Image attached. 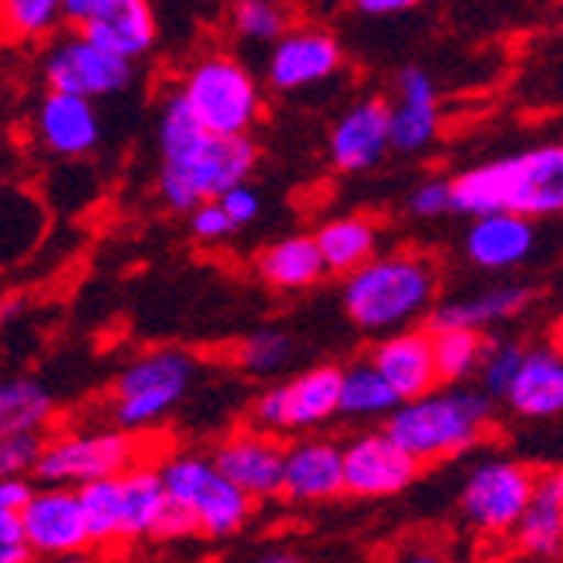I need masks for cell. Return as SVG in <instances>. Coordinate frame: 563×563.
I'll return each mask as SVG.
<instances>
[{"instance_id":"6da1fadb","label":"cell","mask_w":563,"mask_h":563,"mask_svg":"<svg viewBox=\"0 0 563 563\" xmlns=\"http://www.w3.org/2000/svg\"><path fill=\"white\" fill-rule=\"evenodd\" d=\"M156 139L159 196L173 213H192L199 202H217L233 186H243L257 166V145L202 132L176 91L163 98Z\"/></svg>"},{"instance_id":"7a4b0ae2","label":"cell","mask_w":563,"mask_h":563,"mask_svg":"<svg viewBox=\"0 0 563 563\" xmlns=\"http://www.w3.org/2000/svg\"><path fill=\"white\" fill-rule=\"evenodd\" d=\"M449 210L470 220L493 213L556 217L563 210V145L543 142L459 173L449 179Z\"/></svg>"},{"instance_id":"3957f363","label":"cell","mask_w":563,"mask_h":563,"mask_svg":"<svg viewBox=\"0 0 563 563\" xmlns=\"http://www.w3.org/2000/svg\"><path fill=\"white\" fill-rule=\"evenodd\" d=\"M496 416L493 398L473 385H439L435 391L401 401L385 419V435L419 466L455 459L483 442Z\"/></svg>"},{"instance_id":"277c9868","label":"cell","mask_w":563,"mask_h":563,"mask_svg":"<svg viewBox=\"0 0 563 563\" xmlns=\"http://www.w3.org/2000/svg\"><path fill=\"white\" fill-rule=\"evenodd\" d=\"M439 294V267L422 253H388L344 277L341 303L351 324L365 334L408 331Z\"/></svg>"},{"instance_id":"5b68a950","label":"cell","mask_w":563,"mask_h":563,"mask_svg":"<svg viewBox=\"0 0 563 563\" xmlns=\"http://www.w3.org/2000/svg\"><path fill=\"white\" fill-rule=\"evenodd\" d=\"M176 95L183 98L196 125L217 139H250V129L257 125L264 109L257 75L223 51L202 55L183 75Z\"/></svg>"},{"instance_id":"8992f818","label":"cell","mask_w":563,"mask_h":563,"mask_svg":"<svg viewBox=\"0 0 563 563\" xmlns=\"http://www.w3.org/2000/svg\"><path fill=\"white\" fill-rule=\"evenodd\" d=\"M159 470L166 499L196 520L199 537L210 540H227L233 533H240L253 514V503L233 489L213 466L210 455L199 452H179L169 455Z\"/></svg>"},{"instance_id":"52a82bcc","label":"cell","mask_w":563,"mask_h":563,"mask_svg":"<svg viewBox=\"0 0 563 563\" xmlns=\"http://www.w3.org/2000/svg\"><path fill=\"white\" fill-rule=\"evenodd\" d=\"M192 378H196V362L186 351L159 347L135 357L115 382L112 416L119 422V432L135 435L159 426L186 398Z\"/></svg>"},{"instance_id":"ba28073f","label":"cell","mask_w":563,"mask_h":563,"mask_svg":"<svg viewBox=\"0 0 563 563\" xmlns=\"http://www.w3.org/2000/svg\"><path fill=\"white\" fill-rule=\"evenodd\" d=\"M139 463V442L119 429H88L68 432L58 439H44L34 463L37 486L81 489L98 479H119Z\"/></svg>"},{"instance_id":"9c48e42d","label":"cell","mask_w":563,"mask_h":563,"mask_svg":"<svg viewBox=\"0 0 563 563\" xmlns=\"http://www.w3.org/2000/svg\"><path fill=\"white\" fill-rule=\"evenodd\" d=\"M533 483L537 470L527 463L489 455L466 473V483L459 489V514L486 537L514 533L530 503Z\"/></svg>"},{"instance_id":"30bf717a","label":"cell","mask_w":563,"mask_h":563,"mask_svg":"<svg viewBox=\"0 0 563 563\" xmlns=\"http://www.w3.org/2000/svg\"><path fill=\"white\" fill-rule=\"evenodd\" d=\"M62 21L125 65L145 58L159 41V18L145 0H65Z\"/></svg>"},{"instance_id":"8fae6325","label":"cell","mask_w":563,"mask_h":563,"mask_svg":"<svg viewBox=\"0 0 563 563\" xmlns=\"http://www.w3.org/2000/svg\"><path fill=\"white\" fill-rule=\"evenodd\" d=\"M338 391H341V368L314 365L294 375L290 382L261 391V398L253 401V422H257V432L267 435L318 429L338 416Z\"/></svg>"},{"instance_id":"7c38bea8","label":"cell","mask_w":563,"mask_h":563,"mask_svg":"<svg viewBox=\"0 0 563 563\" xmlns=\"http://www.w3.org/2000/svg\"><path fill=\"white\" fill-rule=\"evenodd\" d=\"M41 75L47 91L85 98L91 106L98 98L122 95L135 85V65L106 55V51H98L75 31L47 44L41 58Z\"/></svg>"},{"instance_id":"4fadbf2b","label":"cell","mask_w":563,"mask_h":563,"mask_svg":"<svg viewBox=\"0 0 563 563\" xmlns=\"http://www.w3.org/2000/svg\"><path fill=\"white\" fill-rule=\"evenodd\" d=\"M18 517H21V540L31 560L34 556L68 560V556H85L91 550L75 489L31 486Z\"/></svg>"},{"instance_id":"5bb4252c","label":"cell","mask_w":563,"mask_h":563,"mask_svg":"<svg viewBox=\"0 0 563 563\" xmlns=\"http://www.w3.org/2000/svg\"><path fill=\"white\" fill-rule=\"evenodd\" d=\"M422 466L412 463L385 432L354 435L341 445V493L357 499H388L419 479Z\"/></svg>"},{"instance_id":"9a60e30c","label":"cell","mask_w":563,"mask_h":563,"mask_svg":"<svg viewBox=\"0 0 563 563\" xmlns=\"http://www.w3.org/2000/svg\"><path fill=\"white\" fill-rule=\"evenodd\" d=\"M344 65L341 41L324 27H290L267 58V81L277 91H303L334 78Z\"/></svg>"},{"instance_id":"2e32d148","label":"cell","mask_w":563,"mask_h":563,"mask_svg":"<svg viewBox=\"0 0 563 563\" xmlns=\"http://www.w3.org/2000/svg\"><path fill=\"white\" fill-rule=\"evenodd\" d=\"M217 473L240 489L250 503L280 496V473H284V445L257 429L233 432L220 449L210 455Z\"/></svg>"},{"instance_id":"e0dca14e","label":"cell","mask_w":563,"mask_h":563,"mask_svg":"<svg viewBox=\"0 0 563 563\" xmlns=\"http://www.w3.org/2000/svg\"><path fill=\"white\" fill-rule=\"evenodd\" d=\"M388 112L391 101H385L382 95H368L338 115L328 135V152L341 173H368L385 159V152L391 148Z\"/></svg>"},{"instance_id":"ac0fdd59","label":"cell","mask_w":563,"mask_h":563,"mask_svg":"<svg viewBox=\"0 0 563 563\" xmlns=\"http://www.w3.org/2000/svg\"><path fill=\"white\" fill-rule=\"evenodd\" d=\"M34 139L58 159H81L101 142V119L98 109L85 98L44 91L31 115Z\"/></svg>"},{"instance_id":"d6986e66","label":"cell","mask_w":563,"mask_h":563,"mask_svg":"<svg viewBox=\"0 0 563 563\" xmlns=\"http://www.w3.org/2000/svg\"><path fill=\"white\" fill-rule=\"evenodd\" d=\"M368 365L382 375V382L391 388L398 401H416L439 388V375L432 362V334L419 328L382 338L372 351Z\"/></svg>"},{"instance_id":"ffe728a7","label":"cell","mask_w":563,"mask_h":563,"mask_svg":"<svg viewBox=\"0 0 563 563\" xmlns=\"http://www.w3.org/2000/svg\"><path fill=\"white\" fill-rule=\"evenodd\" d=\"M442 125L439 88L426 68H401L398 98L388 112V145L398 152H422L435 142Z\"/></svg>"},{"instance_id":"44dd1931","label":"cell","mask_w":563,"mask_h":563,"mask_svg":"<svg viewBox=\"0 0 563 563\" xmlns=\"http://www.w3.org/2000/svg\"><path fill=\"white\" fill-rule=\"evenodd\" d=\"M280 496L290 503H328L341 496V445L331 439L284 445Z\"/></svg>"},{"instance_id":"7402d4cb","label":"cell","mask_w":563,"mask_h":563,"mask_svg":"<svg viewBox=\"0 0 563 563\" xmlns=\"http://www.w3.org/2000/svg\"><path fill=\"white\" fill-rule=\"evenodd\" d=\"M533 303V287L527 284H499L473 297H455L429 307V334L442 331H473L483 334V328H493L499 321L520 318Z\"/></svg>"},{"instance_id":"603a6c76","label":"cell","mask_w":563,"mask_h":563,"mask_svg":"<svg viewBox=\"0 0 563 563\" xmlns=\"http://www.w3.org/2000/svg\"><path fill=\"white\" fill-rule=\"evenodd\" d=\"M466 257L479 271H514L527 264L537 250V223L514 217V213H493L473 220L466 233Z\"/></svg>"},{"instance_id":"cb8c5ba5","label":"cell","mask_w":563,"mask_h":563,"mask_svg":"<svg viewBox=\"0 0 563 563\" xmlns=\"http://www.w3.org/2000/svg\"><path fill=\"white\" fill-rule=\"evenodd\" d=\"M503 398L523 419H556L563 412V357H560V351L553 344L523 351L520 372Z\"/></svg>"},{"instance_id":"d4e9b609","label":"cell","mask_w":563,"mask_h":563,"mask_svg":"<svg viewBox=\"0 0 563 563\" xmlns=\"http://www.w3.org/2000/svg\"><path fill=\"white\" fill-rule=\"evenodd\" d=\"M517 543L537 560H556L563 550V476L560 470L537 473L530 503L517 523Z\"/></svg>"},{"instance_id":"484cf974","label":"cell","mask_w":563,"mask_h":563,"mask_svg":"<svg viewBox=\"0 0 563 563\" xmlns=\"http://www.w3.org/2000/svg\"><path fill=\"white\" fill-rule=\"evenodd\" d=\"M44 202L24 186L0 189V271L24 264L44 236Z\"/></svg>"},{"instance_id":"4316f807","label":"cell","mask_w":563,"mask_h":563,"mask_svg":"<svg viewBox=\"0 0 563 563\" xmlns=\"http://www.w3.org/2000/svg\"><path fill=\"white\" fill-rule=\"evenodd\" d=\"M119 506H122V540L129 543L152 540V530H156L159 517L169 506L159 470L142 463L125 470L119 476Z\"/></svg>"},{"instance_id":"83f0119b","label":"cell","mask_w":563,"mask_h":563,"mask_svg":"<svg viewBox=\"0 0 563 563\" xmlns=\"http://www.w3.org/2000/svg\"><path fill=\"white\" fill-rule=\"evenodd\" d=\"M314 246L321 253L324 271L347 277L357 267H365V264L375 261L378 227L368 217H338V220H328L314 233Z\"/></svg>"},{"instance_id":"f1b7e54d","label":"cell","mask_w":563,"mask_h":563,"mask_svg":"<svg viewBox=\"0 0 563 563\" xmlns=\"http://www.w3.org/2000/svg\"><path fill=\"white\" fill-rule=\"evenodd\" d=\"M257 274L274 290H307V287H314L328 271L321 264L314 236L297 233V236H284L261 250Z\"/></svg>"},{"instance_id":"f546056e","label":"cell","mask_w":563,"mask_h":563,"mask_svg":"<svg viewBox=\"0 0 563 563\" xmlns=\"http://www.w3.org/2000/svg\"><path fill=\"white\" fill-rule=\"evenodd\" d=\"M55 416V395L37 378H0V439L41 435Z\"/></svg>"},{"instance_id":"4dcf8cb0","label":"cell","mask_w":563,"mask_h":563,"mask_svg":"<svg viewBox=\"0 0 563 563\" xmlns=\"http://www.w3.org/2000/svg\"><path fill=\"white\" fill-rule=\"evenodd\" d=\"M398 405L401 401L391 395V388L382 382V375L368 362L341 368L338 416H347V419H388Z\"/></svg>"},{"instance_id":"1f68e13d","label":"cell","mask_w":563,"mask_h":563,"mask_svg":"<svg viewBox=\"0 0 563 563\" xmlns=\"http://www.w3.org/2000/svg\"><path fill=\"white\" fill-rule=\"evenodd\" d=\"M78 509L88 530L91 547H115L122 540V506H119V479H98L75 489Z\"/></svg>"},{"instance_id":"d6a6232c","label":"cell","mask_w":563,"mask_h":563,"mask_svg":"<svg viewBox=\"0 0 563 563\" xmlns=\"http://www.w3.org/2000/svg\"><path fill=\"white\" fill-rule=\"evenodd\" d=\"M483 351H486V338L473 334V331L432 334V362H435L439 385H445V388L466 385L479 372Z\"/></svg>"},{"instance_id":"836d02e7","label":"cell","mask_w":563,"mask_h":563,"mask_svg":"<svg viewBox=\"0 0 563 563\" xmlns=\"http://www.w3.org/2000/svg\"><path fill=\"white\" fill-rule=\"evenodd\" d=\"M230 27L240 41L277 44L290 31V11L274 0H240L230 8Z\"/></svg>"},{"instance_id":"e575fe53","label":"cell","mask_w":563,"mask_h":563,"mask_svg":"<svg viewBox=\"0 0 563 563\" xmlns=\"http://www.w3.org/2000/svg\"><path fill=\"white\" fill-rule=\"evenodd\" d=\"M62 24V0H8V4H0V27L21 41L51 37Z\"/></svg>"},{"instance_id":"d590c367","label":"cell","mask_w":563,"mask_h":563,"mask_svg":"<svg viewBox=\"0 0 563 563\" xmlns=\"http://www.w3.org/2000/svg\"><path fill=\"white\" fill-rule=\"evenodd\" d=\"M294 357V341L290 334L277 331V328H264V331H253L250 338L240 341L236 347V362L243 372L250 375H277L290 365Z\"/></svg>"},{"instance_id":"8d00e7d4","label":"cell","mask_w":563,"mask_h":563,"mask_svg":"<svg viewBox=\"0 0 563 563\" xmlns=\"http://www.w3.org/2000/svg\"><path fill=\"white\" fill-rule=\"evenodd\" d=\"M520 362H523V347L520 341H486V351H483V362H479V391L489 395V398H503L506 388L514 385L517 372H520Z\"/></svg>"},{"instance_id":"74e56055","label":"cell","mask_w":563,"mask_h":563,"mask_svg":"<svg viewBox=\"0 0 563 563\" xmlns=\"http://www.w3.org/2000/svg\"><path fill=\"white\" fill-rule=\"evenodd\" d=\"M41 445H44V435H11V439H0V483L31 476L37 455H41Z\"/></svg>"},{"instance_id":"f35d334b","label":"cell","mask_w":563,"mask_h":563,"mask_svg":"<svg viewBox=\"0 0 563 563\" xmlns=\"http://www.w3.org/2000/svg\"><path fill=\"white\" fill-rule=\"evenodd\" d=\"M408 213L419 220H439L449 210V179H426L408 196Z\"/></svg>"},{"instance_id":"ab89813d","label":"cell","mask_w":563,"mask_h":563,"mask_svg":"<svg viewBox=\"0 0 563 563\" xmlns=\"http://www.w3.org/2000/svg\"><path fill=\"white\" fill-rule=\"evenodd\" d=\"M189 230L199 243H223L233 236V223L220 210V202H199L189 213Z\"/></svg>"},{"instance_id":"60d3db41","label":"cell","mask_w":563,"mask_h":563,"mask_svg":"<svg viewBox=\"0 0 563 563\" xmlns=\"http://www.w3.org/2000/svg\"><path fill=\"white\" fill-rule=\"evenodd\" d=\"M220 210L227 213V220L233 223V230L236 227H246V223H253L261 217V210H264V199H261V192L253 189L250 183H243V186H233L230 192H223L220 199Z\"/></svg>"},{"instance_id":"b9f144b4","label":"cell","mask_w":563,"mask_h":563,"mask_svg":"<svg viewBox=\"0 0 563 563\" xmlns=\"http://www.w3.org/2000/svg\"><path fill=\"white\" fill-rule=\"evenodd\" d=\"M196 533H199L196 530V520L186 514V509H179V506L169 503L166 514L156 523V530H152V540H159V543H179V540H189Z\"/></svg>"},{"instance_id":"7bdbcfd3","label":"cell","mask_w":563,"mask_h":563,"mask_svg":"<svg viewBox=\"0 0 563 563\" xmlns=\"http://www.w3.org/2000/svg\"><path fill=\"white\" fill-rule=\"evenodd\" d=\"M412 11V0H362L357 4V14L368 18H388V14H405Z\"/></svg>"},{"instance_id":"ee69618b","label":"cell","mask_w":563,"mask_h":563,"mask_svg":"<svg viewBox=\"0 0 563 563\" xmlns=\"http://www.w3.org/2000/svg\"><path fill=\"white\" fill-rule=\"evenodd\" d=\"M0 563H31V553H27V547L0 543Z\"/></svg>"},{"instance_id":"f6af8a7d","label":"cell","mask_w":563,"mask_h":563,"mask_svg":"<svg viewBox=\"0 0 563 563\" xmlns=\"http://www.w3.org/2000/svg\"><path fill=\"white\" fill-rule=\"evenodd\" d=\"M253 563H297L290 553H267V556H261V560H253Z\"/></svg>"},{"instance_id":"bcb514c9","label":"cell","mask_w":563,"mask_h":563,"mask_svg":"<svg viewBox=\"0 0 563 563\" xmlns=\"http://www.w3.org/2000/svg\"><path fill=\"white\" fill-rule=\"evenodd\" d=\"M405 563H442V560H439L435 553H412Z\"/></svg>"},{"instance_id":"7dc6e473","label":"cell","mask_w":563,"mask_h":563,"mask_svg":"<svg viewBox=\"0 0 563 563\" xmlns=\"http://www.w3.org/2000/svg\"><path fill=\"white\" fill-rule=\"evenodd\" d=\"M34 563V560H31ZM37 563H85L81 556H68V560H37Z\"/></svg>"},{"instance_id":"c3c4849f","label":"cell","mask_w":563,"mask_h":563,"mask_svg":"<svg viewBox=\"0 0 563 563\" xmlns=\"http://www.w3.org/2000/svg\"><path fill=\"white\" fill-rule=\"evenodd\" d=\"M0 189H4V176H0Z\"/></svg>"}]
</instances>
